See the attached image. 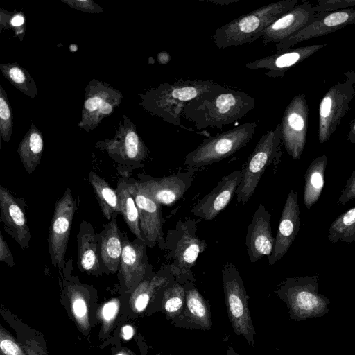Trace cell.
Masks as SVG:
<instances>
[{"label":"cell","instance_id":"29","mask_svg":"<svg viewBox=\"0 0 355 355\" xmlns=\"http://www.w3.org/2000/svg\"><path fill=\"white\" fill-rule=\"evenodd\" d=\"M328 159L322 155L313 159L305 173L303 201L310 209L319 199L324 183V172Z\"/></svg>","mask_w":355,"mask_h":355},{"label":"cell","instance_id":"14","mask_svg":"<svg viewBox=\"0 0 355 355\" xmlns=\"http://www.w3.org/2000/svg\"><path fill=\"white\" fill-rule=\"evenodd\" d=\"M355 24V9L347 8L323 15H316L304 28L284 40L275 44L277 51L291 48L304 40L323 36Z\"/></svg>","mask_w":355,"mask_h":355},{"label":"cell","instance_id":"25","mask_svg":"<svg viewBox=\"0 0 355 355\" xmlns=\"http://www.w3.org/2000/svg\"><path fill=\"white\" fill-rule=\"evenodd\" d=\"M77 266L82 272L94 275L103 273L99 249V235L92 224L83 220L77 234Z\"/></svg>","mask_w":355,"mask_h":355},{"label":"cell","instance_id":"4","mask_svg":"<svg viewBox=\"0 0 355 355\" xmlns=\"http://www.w3.org/2000/svg\"><path fill=\"white\" fill-rule=\"evenodd\" d=\"M201 220L198 218L180 219L165 237L164 250L171 261L168 265L173 276L182 284L195 281L191 268L207 246L197 235V225Z\"/></svg>","mask_w":355,"mask_h":355},{"label":"cell","instance_id":"35","mask_svg":"<svg viewBox=\"0 0 355 355\" xmlns=\"http://www.w3.org/2000/svg\"><path fill=\"white\" fill-rule=\"evenodd\" d=\"M13 129V112L7 94L0 85V133L5 142L10 141Z\"/></svg>","mask_w":355,"mask_h":355},{"label":"cell","instance_id":"13","mask_svg":"<svg viewBox=\"0 0 355 355\" xmlns=\"http://www.w3.org/2000/svg\"><path fill=\"white\" fill-rule=\"evenodd\" d=\"M308 105L305 94L295 96L286 106L281 124L282 141L293 159L301 156L306 140Z\"/></svg>","mask_w":355,"mask_h":355},{"label":"cell","instance_id":"16","mask_svg":"<svg viewBox=\"0 0 355 355\" xmlns=\"http://www.w3.org/2000/svg\"><path fill=\"white\" fill-rule=\"evenodd\" d=\"M195 168L162 178L142 176L139 187L162 205L171 206L180 200L191 186Z\"/></svg>","mask_w":355,"mask_h":355},{"label":"cell","instance_id":"36","mask_svg":"<svg viewBox=\"0 0 355 355\" xmlns=\"http://www.w3.org/2000/svg\"><path fill=\"white\" fill-rule=\"evenodd\" d=\"M26 28V18L23 12H10L0 9V31L3 29L12 30L21 41L23 40Z\"/></svg>","mask_w":355,"mask_h":355},{"label":"cell","instance_id":"26","mask_svg":"<svg viewBox=\"0 0 355 355\" xmlns=\"http://www.w3.org/2000/svg\"><path fill=\"white\" fill-rule=\"evenodd\" d=\"M99 235V249L103 272L116 273L120 267L123 250L121 232L116 218L104 225Z\"/></svg>","mask_w":355,"mask_h":355},{"label":"cell","instance_id":"27","mask_svg":"<svg viewBox=\"0 0 355 355\" xmlns=\"http://www.w3.org/2000/svg\"><path fill=\"white\" fill-rule=\"evenodd\" d=\"M116 191L118 196L120 214L130 232L136 238L144 241L139 227V210L136 205L132 179L120 178Z\"/></svg>","mask_w":355,"mask_h":355},{"label":"cell","instance_id":"9","mask_svg":"<svg viewBox=\"0 0 355 355\" xmlns=\"http://www.w3.org/2000/svg\"><path fill=\"white\" fill-rule=\"evenodd\" d=\"M282 141L280 123L261 137L241 170L236 193L238 202L246 203L254 194L266 168L281 154Z\"/></svg>","mask_w":355,"mask_h":355},{"label":"cell","instance_id":"18","mask_svg":"<svg viewBox=\"0 0 355 355\" xmlns=\"http://www.w3.org/2000/svg\"><path fill=\"white\" fill-rule=\"evenodd\" d=\"M241 175V170H235L223 177L216 186L193 207V214L208 221L215 218L236 195Z\"/></svg>","mask_w":355,"mask_h":355},{"label":"cell","instance_id":"42","mask_svg":"<svg viewBox=\"0 0 355 355\" xmlns=\"http://www.w3.org/2000/svg\"><path fill=\"white\" fill-rule=\"evenodd\" d=\"M119 304L117 300H113L106 302L102 309L101 314L104 321L109 322L112 320L117 312Z\"/></svg>","mask_w":355,"mask_h":355},{"label":"cell","instance_id":"15","mask_svg":"<svg viewBox=\"0 0 355 355\" xmlns=\"http://www.w3.org/2000/svg\"><path fill=\"white\" fill-rule=\"evenodd\" d=\"M133 193L139 210V227L147 247L158 245L164 250L165 238L163 226L164 219L162 213V205L158 203L138 185L136 180H132Z\"/></svg>","mask_w":355,"mask_h":355},{"label":"cell","instance_id":"43","mask_svg":"<svg viewBox=\"0 0 355 355\" xmlns=\"http://www.w3.org/2000/svg\"><path fill=\"white\" fill-rule=\"evenodd\" d=\"M134 335V329L130 325H125L121 329V336L125 340H130Z\"/></svg>","mask_w":355,"mask_h":355},{"label":"cell","instance_id":"46","mask_svg":"<svg viewBox=\"0 0 355 355\" xmlns=\"http://www.w3.org/2000/svg\"><path fill=\"white\" fill-rule=\"evenodd\" d=\"M204 1L220 6H227L239 1L240 0H203Z\"/></svg>","mask_w":355,"mask_h":355},{"label":"cell","instance_id":"8","mask_svg":"<svg viewBox=\"0 0 355 355\" xmlns=\"http://www.w3.org/2000/svg\"><path fill=\"white\" fill-rule=\"evenodd\" d=\"M222 279L228 318L234 333L254 345L256 331L248 307V296L241 276L232 261L223 266Z\"/></svg>","mask_w":355,"mask_h":355},{"label":"cell","instance_id":"19","mask_svg":"<svg viewBox=\"0 0 355 355\" xmlns=\"http://www.w3.org/2000/svg\"><path fill=\"white\" fill-rule=\"evenodd\" d=\"M271 214L264 205H260L247 227L245 246L250 261L255 263L264 256L272 253L275 238L272 234Z\"/></svg>","mask_w":355,"mask_h":355},{"label":"cell","instance_id":"32","mask_svg":"<svg viewBox=\"0 0 355 355\" xmlns=\"http://www.w3.org/2000/svg\"><path fill=\"white\" fill-rule=\"evenodd\" d=\"M0 70L10 84L24 95L34 98L37 94L36 83L29 72L17 62L1 64Z\"/></svg>","mask_w":355,"mask_h":355},{"label":"cell","instance_id":"10","mask_svg":"<svg viewBox=\"0 0 355 355\" xmlns=\"http://www.w3.org/2000/svg\"><path fill=\"white\" fill-rule=\"evenodd\" d=\"M123 94L111 84L93 78L85 89V99L78 126L89 132L120 105Z\"/></svg>","mask_w":355,"mask_h":355},{"label":"cell","instance_id":"6","mask_svg":"<svg viewBox=\"0 0 355 355\" xmlns=\"http://www.w3.org/2000/svg\"><path fill=\"white\" fill-rule=\"evenodd\" d=\"M112 139L98 141L96 148L105 151L116 164L117 171L125 177L144 166L148 149L137 131L135 125L123 115Z\"/></svg>","mask_w":355,"mask_h":355},{"label":"cell","instance_id":"1","mask_svg":"<svg viewBox=\"0 0 355 355\" xmlns=\"http://www.w3.org/2000/svg\"><path fill=\"white\" fill-rule=\"evenodd\" d=\"M254 105V98L248 94L223 87L187 103L182 116L198 130L220 129L245 116Z\"/></svg>","mask_w":355,"mask_h":355},{"label":"cell","instance_id":"24","mask_svg":"<svg viewBox=\"0 0 355 355\" xmlns=\"http://www.w3.org/2000/svg\"><path fill=\"white\" fill-rule=\"evenodd\" d=\"M185 290V304L181 314L173 320L178 327L210 329L211 315L208 302L196 288L193 282L183 284Z\"/></svg>","mask_w":355,"mask_h":355},{"label":"cell","instance_id":"2","mask_svg":"<svg viewBox=\"0 0 355 355\" xmlns=\"http://www.w3.org/2000/svg\"><path fill=\"white\" fill-rule=\"evenodd\" d=\"M223 87L209 80H181L172 83H161L139 93V105L152 116L184 130L193 131L185 127L180 121L186 104Z\"/></svg>","mask_w":355,"mask_h":355},{"label":"cell","instance_id":"34","mask_svg":"<svg viewBox=\"0 0 355 355\" xmlns=\"http://www.w3.org/2000/svg\"><path fill=\"white\" fill-rule=\"evenodd\" d=\"M67 291L70 297L73 313L80 325H87V304L85 297V288L80 285L69 284Z\"/></svg>","mask_w":355,"mask_h":355},{"label":"cell","instance_id":"21","mask_svg":"<svg viewBox=\"0 0 355 355\" xmlns=\"http://www.w3.org/2000/svg\"><path fill=\"white\" fill-rule=\"evenodd\" d=\"M300 214L297 193L291 189L283 207L272 253L268 257L270 265L281 259L293 243L300 227Z\"/></svg>","mask_w":355,"mask_h":355},{"label":"cell","instance_id":"17","mask_svg":"<svg viewBox=\"0 0 355 355\" xmlns=\"http://www.w3.org/2000/svg\"><path fill=\"white\" fill-rule=\"evenodd\" d=\"M121 236L123 250L119 272L128 290H134L153 271V268L148 262L146 243L137 238L130 241L123 232Z\"/></svg>","mask_w":355,"mask_h":355},{"label":"cell","instance_id":"38","mask_svg":"<svg viewBox=\"0 0 355 355\" xmlns=\"http://www.w3.org/2000/svg\"><path fill=\"white\" fill-rule=\"evenodd\" d=\"M355 6V0H319L313 6L316 15H323L340 10L349 8Z\"/></svg>","mask_w":355,"mask_h":355},{"label":"cell","instance_id":"33","mask_svg":"<svg viewBox=\"0 0 355 355\" xmlns=\"http://www.w3.org/2000/svg\"><path fill=\"white\" fill-rule=\"evenodd\" d=\"M328 240L352 243L355 241V207L343 213L332 222L329 229Z\"/></svg>","mask_w":355,"mask_h":355},{"label":"cell","instance_id":"49","mask_svg":"<svg viewBox=\"0 0 355 355\" xmlns=\"http://www.w3.org/2000/svg\"><path fill=\"white\" fill-rule=\"evenodd\" d=\"M116 355H127L125 353H123V352H120Z\"/></svg>","mask_w":355,"mask_h":355},{"label":"cell","instance_id":"22","mask_svg":"<svg viewBox=\"0 0 355 355\" xmlns=\"http://www.w3.org/2000/svg\"><path fill=\"white\" fill-rule=\"evenodd\" d=\"M315 17L313 6L309 1L296 5L266 28L261 35L265 44L279 43L306 26Z\"/></svg>","mask_w":355,"mask_h":355},{"label":"cell","instance_id":"30","mask_svg":"<svg viewBox=\"0 0 355 355\" xmlns=\"http://www.w3.org/2000/svg\"><path fill=\"white\" fill-rule=\"evenodd\" d=\"M89 182L94 191L103 216L108 220L116 218L120 214L116 190L95 172L89 173Z\"/></svg>","mask_w":355,"mask_h":355},{"label":"cell","instance_id":"12","mask_svg":"<svg viewBox=\"0 0 355 355\" xmlns=\"http://www.w3.org/2000/svg\"><path fill=\"white\" fill-rule=\"evenodd\" d=\"M76 208V201L67 188L55 204L48 236L51 263L60 270L64 268L67 262L64 258Z\"/></svg>","mask_w":355,"mask_h":355},{"label":"cell","instance_id":"31","mask_svg":"<svg viewBox=\"0 0 355 355\" xmlns=\"http://www.w3.org/2000/svg\"><path fill=\"white\" fill-rule=\"evenodd\" d=\"M159 291L165 315L173 321L181 314L184 307L186 296L184 284L173 276L160 288Z\"/></svg>","mask_w":355,"mask_h":355},{"label":"cell","instance_id":"48","mask_svg":"<svg viewBox=\"0 0 355 355\" xmlns=\"http://www.w3.org/2000/svg\"><path fill=\"white\" fill-rule=\"evenodd\" d=\"M227 355H239L232 347L227 349Z\"/></svg>","mask_w":355,"mask_h":355},{"label":"cell","instance_id":"47","mask_svg":"<svg viewBox=\"0 0 355 355\" xmlns=\"http://www.w3.org/2000/svg\"><path fill=\"white\" fill-rule=\"evenodd\" d=\"M344 76L355 84V70L346 71L344 73Z\"/></svg>","mask_w":355,"mask_h":355},{"label":"cell","instance_id":"11","mask_svg":"<svg viewBox=\"0 0 355 355\" xmlns=\"http://www.w3.org/2000/svg\"><path fill=\"white\" fill-rule=\"evenodd\" d=\"M355 96L354 84L348 78L332 85L319 105L318 141H328L349 109Z\"/></svg>","mask_w":355,"mask_h":355},{"label":"cell","instance_id":"23","mask_svg":"<svg viewBox=\"0 0 355 355\" xmlns=\"http://www.w3.org/2000/svg\"><path fill=\"white\" fill-rule=\"evenodd\" d=\"M0 220L5 231L22 248L29 246L31 232L21 203L4 187H0Z\"/></svg>","mask_w":355,"mask_h":355},{"label":"cell","instance_id":"41","mask_svg":"<svg viewBox=\"0 0 355 355\" xmlns=\"http://www.w3.org/2000/svg\"><path fill=\"white\" fill-rule=\"evenodd\" d=\"M0 261L4 262L10 267L15 264L12 254L2 234H0Z\"/></svg>","mask_w":355,"mask_h":355},{"label":"cell","instance_id":"28","mask_svg":"<svg viewBox=\"0 0 355 355\" xmlns=\"http://www.w3.org/2000/svg\"><path fill=\"white\" fill-rule=\"evenodd\" d=\"M43 150L42 133L32 123L17 148L21 162L28 174L33 172L40 164Z\"/></svg>","mask_w":355,"mask_h":355},{"label":"cell","instance_id":"44","mask_svg":"<svg viewBox=\"0 0 355 355\" xmlns=\"http://www.w3.org/2000/svg\"><path fill=\"white\" fill-rule=\"evenodd\" d=\"M347 140L355 144V117L352 120L349 125V131L347 134Z\"/></svg>","mask_w":355,"mask_h":355},{"label":"cell","instance_id":"5","mask_svg":"<svg viewBox=\"0 0 355 355\" xmlns=\"http://www.w3.org/2000/svg\"><path fill=\"white\" fill-rule=\"evenodd\" d=\"M275 293L286 305L290 318L296 322L320 318L329 311L330 300L319 293L317 275L286 278Z\"/></svg>","mask_w":355,"mask_h":355},{"label":"cell","instance_id":"37","mask_svg":"<svg viewBox=\"0 0 355 355\" xmlns=\"http://www.w3.org/2000/svg\"><path fill=\"white\" fill-rule=\"evenodd\" d=\"M1 355H27L16 340L2 327L0 331Z\"/></svg>","mask_w":355,"mask_h":355},{"label":"cell","instance_id":"39","mask_svg":"<svg viewBox=\"0 0 355 355\" xmlns=\"http://www.w3.org/2000/svg\"><path fill=\"white\" fill-rule=\"evenodd\" d=\"M69 7L87 13H101L103 8L92 0H61Z\"/></svg>","mask_w":355,"mask_h":355},{"label":"cell","instance_id":"20","mask_svg":"<svg viewBox=\"0 0 355 355\" xmlns=\"http://www.w3.org/2000/svg\"><path fill=\"white\" fill-rule=\"evenodd\" d=\"M326 44H312L295 49L277 51L275 53L248 62L250 69H265L269 78H281L292 67L326 46Z\"/></svg>","mask_w":355,"mask_h":355},{"label":"cell","instance_id":"45","mask_svg":"<svg viewBox=\"0 0 355 355\" xmlns=\"http://www.w3.org/2000/svg\"><path fill=\"white\" fill-rule=\"evenodd\" d=\"M32 342H28L27 344L24 345L25 351L27 354V355H41L36 350V348L35 347V344L33 345Z\"/></svg>","mask_w":355,"mask_h":355},{"label":"cell","instance_id":"40","mask_svg":"<svg viewBox=\"0 0 355 355\" xmlns=\"http://www.w3.org/2000/svg\"><path fill=\"white\" fill-rule=\"evenodd\" d=\"M355 198V170L352 173L347 183L342 190L341 194L338 200V204L345 205L350 200Z\"/></svg>","mask_w":355,"mask_h":355},{"label":"cell","instance_id":"7","mask_svg":"<svg viewBox=\"0 0 355 355\" xmlns=\"http://www.w3.org/2000/svg\"><path fill=\"white\" fill-rule=\"evenodd\" d=\"M257 124L244 123L232 130L205 139L184 157L183 164L192 168L208 166L233 155L252 139Z\"/></svg>","mask_w":355,"mask_h":355},{"label":"cell","instance_id":"3","mask_svg":"<svg viewBox=\"0 0 355 355\" xmlns=\"http://www.w3.org/2000/svg\"><path fill=\"white\" fill-rule=\"evenodd\" d=\"M298 4L297 0H282L261 6L218 28L212 40L218 49L252 43L276 19Z\"/></svg>","mask_w":355,"mask_h":355}]
</instances>
